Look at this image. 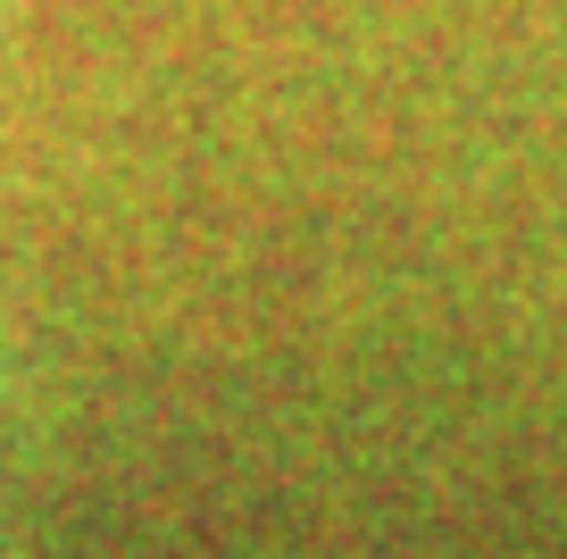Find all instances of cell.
I'll return each instance as SVG.
<instances>
[{
  "mask_svg": "<svg viewBox=\"0 0 567 559\" xmlns=\"http://www.w3.org/2000/svg\"><path fill=\"white\" fill-rule=\"evenodd\" d=\"M0 26H18V0H0Z\"/></svg>",
  "mask_w": 567,
  "mask_h": 559,
  "instance_id": "cell-1",
  "label": "cell"
},
{
  "mask_svg": "<svg viewBox=\"0 0 567 559\" xmlns=\"http://www.w3.org/2000/svg\"><path fill=\"white\" fill-rule=\"evenodd\" d=\"M0 559H9V526H0Z\"/></svg>",
  "mask_w": 567,
  "mask_h": 559,
  "instance_id": "cell-2",
  "label": "cell"
}]
</instances>
